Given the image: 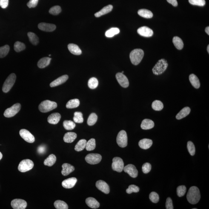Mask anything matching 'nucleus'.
I'll return each instance as SVG.
<instances>
[{
  "label": "nucleus",
  "instance_id": "nucleus-19",
  "mask_svg": "<svg viewBox=\"0 0 209 209\" xmlns=\"http://www.w3.org/2000/svg\"><path fill=\"white\" fill-rule=\"evenodd\" d=\"M68 78V75H63V76L60 77L58 78L57 79L51 83L50 84V87H54L63 84L64 83L67 81Z\"/></svg>",
  "mask_w": 209,
  "mask_h": 209
},
{
  "label": "nucleus",
  "instance_id": "nucleus-8",
  "mask_svg": "<svg viewBox=\"0 0 209 209\" xmlns=\"http://www.w3.org/2000/svg\"><path fill=\"white\" fill-rule=\"evenodd\" d=\"M117 143L121 147H125L127 145V136L125 130H122L118 133L117 137Z\"/></svg>",
  "mask_w": 209,
  "mask_h": 209
},
{
  "label": "nucleus",
  "instance_id": "nucleus-61",
  "mask_svg": "<svg viewBox=\"0 0 209 209\" xmlns=\"http://www.w3.org/2000/svg\"><path fill=\"white\" fill-rule=\"evenodd\" d=\"M207 51L208 53H209V45L207 46Z\"/></svg>",
  "mask_w": 209,
  "mask_h": 209
},
{
  "label": "nucleus",
  "instance_id": "nucleus-32",
  "mask_svg": "<svg viewBox=\"0 0 209 209\" xmlns=\"http://www.w3.org/2000/svg\"><path fill=\"white\" fill-rule=\"evenodd\" d=\"M138 14L140 16L146 18H151L153 17V14L150 11L146 9H141L138 11Z\"/></svg>",
  "mask_w": 209,
  "mask_h": 209
},
{
  "label": "nucleus",
  "instance_id": "nucleus-18",
  "mask_svg": "<svg viewBox=\"0 0 209 209\" xmlns=\"http://www.w3.org/2000/svg\"><path fill=\"white\" fill-rule=\"evenodd\" d=\"M77 182V179L76 178H70L63 181L62 183V185L64 188L70 189L75 186Z\"/></svg>",
  "mask_w": 209,
  "mask_h": 209
},
{
  "label": "nucleus",
  "instance_id": "nucleus-62",
  "mask_svg": "<svg viewBox=\"0 0 209 209\" xmlns=\"http://www.w3.org/2000/svg\"><path fill=\"white\" fill-rule=\"evenodd\" d=\"M124 73V71H122V73H121L123 74Z\"/></svg>",
  "mask_w": 209,
  "mask_h": 209
},
{
  "label": "nucleus",
  "instance_id": "nucleus-53",
  "mask_svg": "<svg viewBox=\"0 0 209 209\" xmlns=\"http://www.w3.org/2000/svg\"><path fill=\"white\" fill-rule=\"evenodd\" d=\"M151 165L149 163H146L143 165L142 171L144 173H147L151 170Z\"/></svg>",
  "mask_w": 209,
  "mask_h": 209
},
{
  "label": "nucleus",
  "instance_id": "nucleus-35",
  "mask_svg": "<svg viewBox=\"0 0 209 209\" xmlns=\"http://www.w3.org/2000/svg\"><path fill=\"white\" fill-rule=\"evenodd\" d=\"M80 101L78 99H74L70 100L67 103L66 107L67 109H73L77 108L79 105Z\"/></svg>",
  "mask_w": 209,
  "mask_h": 209
},
{
  "label": "nucleus",
  "instance_id": "nucleus-3",
  "mask_svg": "<svg viewBox=\"0 0 209 209\" xmlns=\"http://www.w3.org/2000/svg\"><path fill=\"white\" fill-rule=\"evenodd\" d=\"M168 66L167 61L164 59H161L158 61L156 65L153 67L152 69V71L155 75H160L165 71Z\"/></svg>",
  "mask_w": 209,
  "mask_h": 209
},
{
  "label": "nucleus",
  "instance_id": "nucleus-46",
  "mask_svg": "<svg viewBox=\"0 0 209 209\" xmlns=\"http://www.w3.org/2000/svg\"><path fill=\"white\" fill-rule=\"evenodd\" d=\"M98 85V81L96 78L93 77L90 78L88 82V87L90 89H94L96 88Z\"/></svg>",
  "mask_w": 209,
  "mask_h": 209
},
{
  "label": "nucleus",
  "instance_id": "nucleus-6",
  "mask_svg": "<svg viewBox=\"0 0 209 209\" xmlns=\"http://www.w3.org/2000/svg\"><path fill=\"white\" fill-rule=\"evenodd\" d=\"M34 166V163L30 159H25L21 161L18 167V169L21 173H25L32 169Z\"/></svg>",
  "mask_w": 209,
  "mask_h": 209
},
{
  "label": "nucleus",
  "instance_id": "nucleus-12",
  "mask_svg": "<svg viewBox=\"0 0 209 209\" xmlns=\"http://www.w3.org/2000/svg\"><path fill=\"white\" fill-rule=\"evenodd\" d=\"M11 205L14 209H24L27 207V204L24 200L16 199L12 201Z\"/></svg>",
  "mask_w": 209,
  "mask_h": 209
},
{
  "label": "nucleus",
  "instance_id": "nucleus-26",
  "mask_svg": "<svg viewBox=\"0 0 209 209\" xmlns=\"http://www.w3.org/2000/svg\"><path fill=\"white\" fill-rule=\"evenodd\" d=\"M189 80L190 83L195 88L198 89L200 87V83L198 78L193 74L190 75L189 76Z\"/></svg>",
  "mask_w": 209,
  "mask_h": 209
},
{
  "label": "nucleus",
  "instance_id": "nucleus-4",
  "mask_svg": "<svg viewBox=\"0 0 209 209\" xmlns=\"http://www.w3.org/2000/svg\"><path fill=\"white\" fill-rule=\"evenodd\" d=\"M57 106V104L54 101L46 100L40 104L38 108L41 113H46L54 109Z\"/></svg>",
  "mask_w": 209,
  "mask_h": 209
},
{
  "label": "nucleus",
  "instance_id": "nucleus-41",
  "mask_svg": "<svg viewBox=\"0 0 209 209\" xmlns=\"http://www.w3.org/2000/svg\"><path fill=\"white\" fill-rule=\"evenodd\" d=\"M10 50V46L7 45L0 47V58L5 57L8 54Z\"/></svg>",
  "mask_w": 209,
  "mask_h": 209
},
{
  "label": "nucleus",
  "instance_id": "nucleus-56",
  "mask_svg": "<svg viewBox=\"0 0 209 209\" xmlns=\"http://www.w3.org/2000/svg\"><path fill=\"white\" fill-rule=\"evenodd\" d=\"M9 0H0V6L3 9H5L8 6Z\"/></svg>",
  "mask_w": 209,
  "mask_h": 209
},
{
  "label": "nucleus",
  "instance_id": "nucleus-51",
  "mask_svg": "<svg viewBox=\"0 0 209 209\" xmlns=\"http://www.w3.org/2000/svg\"><path fill=\"white\" fill-rule=\"evenodd\" d=\"M139 191V187L137 186L134 185H131L129 186L128 188L127 189L126 191L127 194H130L133 193H138Z\"/></svg>",
  "mask_w": 209,
  "mask_h": 209
},
{
  "label": "nucleus",
  "instance_id": "nucleus-45",
  "mask_svg": "<svg viewBox=\"0 0 209 209\" xmlns=\"http://www.w3.org/2000/svg\"><path fill=\"white\" fill-rule=\"evenodd\" d=\"M14 47L15 51L19 52L24 50L26 48V46L23 43L17 41L15 42Z\"/></svg>",
  "mask_w": 209,
  "mask_h": 209
},
{
  "label": "nucleus",
  "instance_id": "nucleus-2",
  "mask_svg": "<svg viewBox=\"0 0 209 209\" xmlns=\"http://www.w3.org/2000/svg\"><path fill=\"white\" fill-rule=\"evenodd\" d=\"M144 52L142 49H137L132 50L130 53V59L132 64L138 65L143 58Z\"/></svg>",
  "mask_w": 209,
  "mask_h": 209
},
{
  "label": "nucleus",
  "instance_id": "nucleus-30",
  "mask_svg": "<svg viewBox=\"0 0 209 209\" xmlns=\"http://www.w3.org/2000/svg\"><path fill=\"white\" fill-rule=\"evenodd\" d=\"M51 59L48 57L41 58L38 62L37 65L40 68H44L47 67L50 64Z\"/></svg>",
  "mask_w": 209,
  "mask_h": 209
},
{
  "label": "nucleus",
  "instance_id": "nucleus-20",
  "mask_svg": "<svg viewBox=\"0 0 209 209\" xmlns=\"http://www.w3.org/2000/svg\"><path fill=\"white\" fill-rule=\"evenodd\" d=\"M61 119V115L58 113H52L48 117V122L50 124H56L58 123Z\"/></svg>",
  "mask_w": 209,
  "mask_h": 209
},
{
  "label": "nucleus",
  "instance_id": "nucleus-29",
  "mask_svg": "<svg viewBox=\"0 0 209 209\" xmlns=\"http://www.w3.org/2000/svg\"><path fill=\"white\" fill-rule=\"evenodd\" d=\"M190 109L189 107H185L179 112V113L176 115V118L178 120H180L186 117L190 114Z\"/></svg>",
  "mask_w": 209,
  "mask_h": 209
},
{
  "label": "nucleus",
  "instance_id": "nucleus-5",
  "mask_svg": "<svg viewBox=\"0 0 209 209\" xmlns=\"http://www.w3.org/2000/svg\"><path fill=\"white\" fill-rule=\"evenodd\" d=\"M16 78V75L14 73H12L9 75L3 85L2 91L6 93L10 91L14 85Z\"/></svg>",
  "mask_w": 209,
  "mask_h": 209
},
{
  "label": "nucleus",
  "instance_id": "nucleus-47",
  "mask_svg": "<svg viewBox=\"0 0 209 209\" xmlns=\"http://www.w3.org/2000/svg\"><path fill=\"white\" fill-rule=\"evenodd\" d=\"M187 148L189 153L191 156H194L195 155L196 152V149L194 144L191 141H189L187 144Z\"/></svg>",
  "mask_w": 209,
  "mask_h": 209
},
{
  "label": "nucleus",
  "instance_id": "nucleus-43",
  "mask_svg": "<svg viewBox=\"0 0 209 209\" xmlns=\"http://www.w3.org/2000/svg\"><path fill=\"white\" fill-rule=\"evenodd\" d=\"M73 120L75 122L77 123H82L84 121L82 113L81 112H75L74 113Z\"/></svg>",
  "mask_w": 209,
  "mask_h": 209
},
{
  "label": "nucleus",
  "instance_id": "nucleus-25",
  "mask_svg": "<svg viewBox=\"0 0 209 209\" xmlns=\"http://www.w3.org/2000/svg\"><path fill=\"white\" fill-rule=\"evenodd\" d=\"M68 49L70 53L75 55H80L82 53V51L79 47L76 44H69Z\"/></svg>",
  "mask_w": 209,
  "mask_h": 209
},
{
  "label": "nucleus",
  "instance_id": "nucleus-17",
  "mask_svg": "<svg viewBox=\"0 0 209 209\" xmlns=\"http://www.w3.org/2000/svg\"><path fill=\"white\" fill-rule=\"evenodd\" d=\"M137 32L139 35L146 37L151 36L153 34V31L145 26L139 28L138 29Z\"/></svg>",
  "mask_w": 209,
  "mask_h": 209
},
{
  "label": "nucleus",
  "instance_id": "nucleus-38",
  "mask_svg": "<svg viewBox=\"0 0 209 209\" xmlns=\"http://www.w3.org/2000/svg\"><path fill=\"white\" fill-rule=\"evenodd\" d=\"M95 147H96L95 140L94 138H92L87 142L85 148L86 150L91 151L94 150Z\"/></svg>",
  "mask_w": 209,
  "mask_h": 209
},
{
  "label": "nucleus",
  "instance_id": "nucleus-37",
  "mask_svg": "<svg viewBox=\"0 0 209 209\" xmlns=\"http://www.w3.org/2000/svg\"><path fill=\"white\" fill-rule=\"evenodd\" d=\"M151 107L154 110L160 111L164 108V105L162 101L156 100L152 103Z\"/></svg>",
  "mask_w": 209,
  "mask_h": 209
},
{
  "label": "nucleus",
  "instance_id": "nucleus-21",
  "mask_svg": "<svg viewBox=\"0 0 209 209\" xmlns=\"http://www.w3.org/2000/svg\"><path fill=\"white\" fill-rule=\"evenodd\" d=\"M61 173L63 176H67L75 170V167L70 164L65 163L62 165Z\"/></svg>",
  "mask_w": 209,
  "mask_h": 209
},
{
  "label": "nucleus",
  "instance_id": "nucleus-58",
  "mask_svg": "<svg viewBox=\"0 0 209 209\" xmlns=\"http://www.w3.org/2000/svg\"><path fill=\"white\" fill-rule=\"evenodd\" d=\"M167 2L172 4L173 6L176 7L178 6V3L177 0H167Z\"/></svg>",
  "mask_w": 209,
  "mask_h": 209
},
{
  "label": "nucleus",
  "instance_id": "nucleus-40",
  "mask_svg": "<svg viewBox=\"0 0 209 209\" xmlns=\"http://www.w3.org/2000/svg\"><path fill=\"white\" fill-rule=\"evenodd\" d=\"M54 207L57 209H68V206L66 203L61 200H57L54 203Z\"/></svg>",
  "mask_w": 209,
  "mask_h": 209
},
{
  "label": "nucleus",
  "instance_id": "nucleus-59",
  "mask_svg": "<svg viewBox=\"0 0 209 209\" xmlns=\"http://www.w3.org/2000/svg\"><path fill=\"white\" fill-rule=\"evenodd\" d=\"M205 32L207 35H209V27H207L205 28Z\"/></svg>",
  "mask_w": 209,
  "mask_h": 209
},
{
  "label": "nucleus",
  "instance_id": "nucleus-48",
  "mask_svg": "<svg viewBox=\"0 0 209 209\" xmlns=\"http://www.w3.org/2000/svg\"><path fill=\"white\" fill-rule=\"evenodd\" d=\"M186 192V187L185 186H180L177 189V193L179 197L183 196Z\"/></svg>",
  "mask_w": 209,
  "mask_h": 209
},
{
  "label": "nucleus",
  "instance_id": "nucleus-16",
  "mask_svg": "<svg viewBox=\"0 0 209 209\" xmlns=\"http://www.w3.org/2000/svg\"><path fill=\"white\" fill-rule=\"evenodd\" d=\"M56 26L54 24L45 23H40L38 25V28L46 32H52L56 30Z\"/></svg>",
  "mask_w": 209,
  "mask_h": 209
},
{
  "label": "nucleus",
  "instance_id": "nucleus-42",
  "mask_svg": "<svg viewBox=\"0 0 209 209\" xmlns=\"http://www.w3.org/2000/svg\"><path fill=\"white\" fill-rule=\"evenodd\" d=\"M97 119V116L95 113H92L87 119V124L89 126H93L96 123Z\"/></svg>",
  "mask_w": 209,
  "mask_h": 209
},
{
  "label": "nucleus",
  "instance_id": "nucleus-10",
  "mask_svg": "<svg viewBox=\"0 0 209 209\" xmlns=\"http://www.w3.org/2000/svg\"><path fill=\"white\" fill-rule=\"evenodd\" d=\"M102 159L100 155L97 153H90L86 156L85 160L87 163L91 165L99 163Z\"/></svg>",
  "mask_w": 209,
  "mask_h": 209
},
{
  "label": "nucleus",
  "instance_id": "nucleus-27",
  "mask_svg": "<svg viewBox=\"0 0 209 209\" xmlns=\"http://www.w3.org/2000/svg\"><path fill=\"white\" fill-rule=\"evenodd\" d=\"M113 6L112 5H109L105 7L102 10L100 11H99L95 14V16L97 18L100 17L103 15L107 14L110 13L113 10Z\"/></svg>",
  "mask_w": 209,
  "mask_h": 209
},
{
  "label": "nucleus",
  "instance_id": "nucleus-7",
  "mask_svg": "<svg viewBox=\"0 0 209 209\" xmlns=\"http://www.w3.org/2000/svg\"><path fill=\"white\" fill-rule=\"evenodd\" d=\"M21 108V104L19 103L13 105L11 107L5 110L4 113V116L7 118L13 117L19 111Z\"/></svg>",
  "mask_w": 209,
  "mask_h": 209
},
{
  "label": "nucleus",
  "instance_id": "nucleus-63",
  "mask_svg": "<svg viewBox=\"0 0 209 209\" xmlns=\"http://www.w3.org/2000/svg\"><path fill=\"white\" fill-rule=\"evenodd\" d=\"M51 56V55H49V56Z\"/></svg>",
  "mask_w": 209,
  "mask_h": 209
},
{
  "label": "nucleus",
  "instance_id": "nucleus-9",
  "mask_svg": "<svg viewBox=\"0 0 209 209\" xmlns=\"http://www.w3.org/2000/svg\"><path fill=\"white\" fill-rule=\"evenodd\" d=\"M112 168L114 171L121 173L123 170L124 163L122 159L121 158L116 157L113 160Z\"/></svg>",
  "mask_w": 209,
  "mask_h": 209
},
{
  "label": "nucleus",
  "instance_id": "nucleus-23",
  "mask_svg": "<svg viewBox=\"0 0 209 209\" xmlns=\"http://www.w3.org/2000/svg\"><path fill=\"white\" fill-rule=\"evenodd\" d=\"M153 144V141L151 139H143L141 140L139 142V146L141 148L147 150L150 148Z\"/></svg>",
  "mask_w": 209,
  "mask_h": 209
},
{
  "label": "nucleus",
  "instance_id": "nucleus-34",
  "mask_svg": "<svg viewBox=\"0 0 209 209\" xmlns=\"http://www.w3.org/2000/svg\"><path fill=\"white\" fill-rule=\"evenodd\" d=\"M28 36L29 41L32 44L35 45H37L39 42V40L38 37L35 34L32 32H28Z\"/></svg>",
  "mask_w": 209,
  "mask_h": 209
},
{
  "label": "nucleus",
  "instance_id": "nucleus-28",
  "mask_svg": "<svg viewBox=\"0 0 209 209\" xmlns=\"http://www.w3.org/2000/svg\"><path fill=\"white\" fill-rule=\"evenodd\" d=\"M76 133L73 132H68L66 133L64 136V142L67 143H71L74 141L77 138Z\"/></svg>",
  "mask_w": 209,
  "mask_h": 209
},
{
  "label": "nucleus",
  "instance_id": "nucleus-39",
  "mask_svg": "<svg viewBox=\"0 0 209 209\" xmlns=\"http://www.w3.org/2000/svg\"><path fill=\"white\" fill-rule=\"evenodd\" d=\"M120 30L119 28H113L107 30L106 32L105 35L107 37L110 38L114 36L115 35L118 34Z\"/></svg>",
  "mask_w": 209,
  "mask_h": 209
},
{
  "label": "nucleus",
  "instance_id": "nucleus-36",
  "mask_svg": "<svg viewBox=\"0 0 209 209\" xmlns=\"http://www.w3.org/2000/svg\"><path fill=\"white\" fill-rule=\"evenodd\" d=\"M87 141L86 140L82 139L78 142L75 147V150L77 151H80L85 148Z\"/></svg>",
  "mask_w": 209,
  "mask_h": 209
},
{
  "label": "nucleus",
  "instance_id": "nucleus-49",
  "mask_svg": "<svg viewBox=\"0 0 209 209\" xmlns=\"http://www.w3.org/2000/svg\"><path fill=\"white\" fill-rule=\"evenodd\" d=\"M61 12V8L59 6H56L52 7L49 11V13L53 15H59Z\"/></svg>",
  "mask_w": 209,
  "mask_h": 209
},
{
  "label": "nucleus",
  "instance_id": "nucleus-54",
  "mask_svg": "<svg viewBox=\"0 0 209 209\" xmlns=\"http://www.w3.org/2000/svg\"><path fill=\"white\" fill-rule=\"evenodd\" d=\"M38 0H30L27 5L29 8H34L37 5Z\"/></svg>",
  "mask_w": 209,
  "mask_h": 209
},
{
  "label": "nucleus",
  "instance_id": "nucleus-31",
  "mask_svg": "<svg viewBox=\"0 0 209 209\" xmlns=\"http://www.w3.org/2000/svg\"><path fill=\"white\" fill-rule=\"evenodd\" d=\"M56 157L54 155L51 154L48 157L44 162V164L49 167H51L56 163Z\"/></svg>",
  "mask_w": 209,
  "mask_h": 209
},
{
  "label": "nucleus",
  "instance_id": "nucleus-1",
  "mask_svg": "<svg viewBox=\"0 0 209 209\" xmlns=\"http://www.w3.org/2000/svg\"><path fill=\"white\" fill-rule=\"evenodd\" d=\"M187 201L190 203L195 204L199 202L201 198L200 193L199 189L196 186L190 187L187 194Z\"/></svg>",
  "mask_w": 209,
  "mask_h": 209
},
{
  "label": "nucleus",
  "instance_id": "nucleus-55",
  "mask_svg": "<svg viewBox=\"0 0 209 209\" xmlns=\"http://www.w3.org/2000/svg\"><path fill=\"white\" fill-rule=\"evenodd\" d=\"M165 206L167 209H173V201L171 198L169 197L167 198Z\"/></svg>",
  "mask_w": 209,
  "mask_h": 209
},
{
  "label": "nucleus",
  "instance_id": "nucleus-22",
  "mask_svg": "<svg viewBox=\"0 0 209 209\" xmlns=\"http://www.w3.org/2000/svg\"><path fill=\"white\" fill-rule=\"evenodd\" d=\"M155 124L153 121L149 119H145L142 121L141 125V128L143 130H149L153 128Z\"/></svg>",
  "mask_w": 209,
  "mask_h": 209
},
{
  "label": "nucleus",
  "instance_id": "nucleus-24",
  "mask_svg": "<svg viewBox=\"0 0 209 209\" xmlns=\"http://www.w3.org/2000/svg\"><path fill=\"white\" fill-rule=\"evenodd\" d=\"M86 203L89 207L93 209H97L100 207V203L95 198L92 197L87 198Z\"/></svg>",
  "mask_w": 209,
  "mask_h": 209
},
{
  "label": "nucleus",
  "instance_id": "nucleus-60",
  "mask_svg": "<svg viewBox=\"0 0 209 209\" xmlns=\"http://www.w3.org/2000/svg\"><path fill=\"white\" fill-rule=\"evenodd\" d=\"M2 153H1V152H0V160H1V159H2Z\"/></svg>",
  "mask_w": 209,
  "mask_h": 209
},
{
  "label": "nucleus",
  "instance_id": "nucleus-11",
  "mask_svg": "<svg viewBox=\"0 0 209 209\" xmlns=\"http://www.w3.org/2000/svg\"><path fill=\"white\" fill-rule=\"evenodd\" d=\"M21 137L27 142L33 143L35 141L34 136L30 132L25 129H22L19 131Z\"/></svg>",
  "mask_w": 209,
  "mask_h": 209
},
{
  "label": "nucleus",
  "instance_id": "nucleus-14",
  "mask_svg": "<svg viewBox=\"0 0 209 209\" xmlns=\"http://www.w3.org/2000/svg\"><path fill=\"white\" fill-rule=\"evenodd\" d=\"M123 170L132 177L136 178L138 176V170L136 167L133 164H129L126 166L124 167Z\"/></svg>",
  "mask_w": 209,
  "mask_h": 209
},
{
  "label": "nucleus",
  "instance_id": "nucleus-15",
  "mask_svg": "<svg viewBox=\"0 0 209 209\" xmlns=\"http://www.w3.org/2000/svg\"><path fill=\"white\" fill-rule=\"evenodd\" d=\"M96 186L97 188L103 193L106 194H108L109 193L110 187L107 183L105 181L102 180L97 181Z\"/></svg>",
  "mask_w": 209,
  "mask_h": 209
},
{
  "label": "nucleus",
  "instance_id": "nucleus-52",
  "mask_svg": "<svg viewBox=\"0 0 209 209\" xmlns=\"http://www.w3.org/2000/svg\"><path fill=\"white\" fill-rule=\"evenodd\" d=\"M189 2L193 5L203 6L205 5V0H189Z\"/></svg>",
  "mask_w": 209,
  "mask_h": 209
},
{
  "label": "nucleus",
  "instance_id": "nucleus-57",
  "mask_svg": "<svg viewBox=\"0 0 209 209\" xmlns=\"http://www.w3.org/2000/svg\"><path fill=\"white\" fill-rule=\"evenodd\" d=\"M46 147L45 146L41 145L39 146L38 148V153L40 154H43L45 153L46 151Z\"/></svg>",
  "mask_w": 209,
  "mask_h": 209
},
{
  "label": "nucleus",
  "instance_id": "nucleus-33",
  "mask_svg": "<svg viewBox=\"0 0 209 209\" xmlns=\"http://www.w3.org/2000/svg\"><path fill=\"white\" fill-rule=\"evenodd\" d=\"M173 43L175 47L178 50H181L184 47V43L182 40L178 36H175L173 38Z\"/></svg>",
  "mask_w": 209,
  "mask_h": 209
},
{
  "label": "nucleus",
  "instance_id": "nucleus-44",
  "mask_svg": "<svg viewBox=\"0 0 209 209\" xmlns=\"http://www.w3.org/2000/svg\"><path fill=\"white\" fill-rule=\"evenodd\" d=\"M63 126L66 130H72L75 128L76 124L72 121L66 120L63 122Z\"/></svg>",
  "mask_w": 209,
  "mask_h": 209
},
{
  "label": "nucleus",
  "instance_id": "nucleus-50",
  "mask_svg": "<svg viewBox=\"0 0 209 209\" xmlns=\"http://www.w3.org/2000/svg\"><path fill=\"white\" fill-rule=\"evenodd\" d=\"M149 198L152 202L156 203L159 201V195L156 192H152L150 194Z\"/></svg>",
  "mask_w": 209,
  "mask_h": 209
},
{
  "label": "nucleus",
  "instance_id": "nucleus-13",
  "mask_svg": "<svg viewBox=\"0 0 209 209\" xmlns=\"http://www.w3.org/2000/svg\"><path fill=\"white\" fill-rule=\"evenodd\" d=\"M116 78L117 80L120 84L121 87L126 88L129 87V82L128 79L127 77L124 75L123 74L119 73L117 74L116 75Z\"/></svg>",
  "mask_w": 209,
  "mask_h": 209
}]
</instances>
